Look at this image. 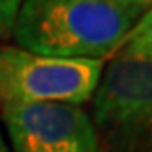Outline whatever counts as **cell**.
<instances>
[{
  "label": "cell",
  "mask_w": 152,
  "mask_h": 152,
  "mask_svg": "<svg viewBox=\"0 0 152 152\" xmlns=\"http://www.w3.org/2000/svg\"><path fill=\"white\" fill-rule=\"evenodd\" d=\"M145 11L112 0H22L17 48L61 59H114Z\"/></svg>",
  "instance_id": "cell-1"
},
{
  "label": "cell",
  "mask_w": 152,
  "mask_h": 152,
  "mask_svg": "<svg viewBox=\"0 0 152 152\" xmlns=\"http://www.w3.org/2000/svg\"><path fill=\"white\" fill-rule=\"evenodd\" d=\"M104 152H152V64L114 57L90 101Z\"/></svg>",
  "instance_id": "cell-2"
},
{
  "label": "cell",
  "mask_w": 152,
  "mask_h": 152,
  "mask_svg": "<svg viewBox=\"0 0 152 152\" xmlns=\"http://www.w3.org/2000/svg\"><path fill=\"white\" fill-rule=\"evenodd\" d=\"M104 70L103 61L37 55L17 46L0 48V104L90 103Z\"/></svg>",
  "instance_id": "cell-3"
},
{
  "label": "cell",
  "mask_w": 152,
  "mask_h": 152,
  "mask_svg": "<svg viewBox=\"0 0 152 152\" xmlns=\"http://www.w3.org/2000/svg\"><path fill=\"white\" fill-rule=\"evenodd\" d=\"M2 123L11 152H104L90 114L77 104H7Z\"/></svg>",
  "instance_id": "cell-4"
},
{
  "label": "cell",
  "mask_w": 152,
  "mask_h": 152,
  "mask_svg": "<svg viewBox=\"0 0 152 152\" xmlns=\"http://www.w3.org/2000/svg\"><path fill=\"white\" fill-rule=\"evenodd\" d=\"M115 57L136 59L152 64V6L141 15L136 26L130 29V33L126 35Z\"/></svg>",
  "instance_id": "cell-5"
},
{
  "label": "cell",
  "mask_w": 152,
  "mask_h": 152,
  "mask_svg": "<svg viewBox=\"0 0 152 152\" xmlns=\"http://www.w3.org/2000/svg\"><path fill=\"white\" fill-rule=\"evenodd\" d=\"M22 0H0V39L11 37Z\"/></svg>",
  "instance_id": "cell-6"
},
{
  "label": "cell",
  "mask_w": 152,
  "mask_h": 152,
  "mask_svg": "<svg viewBox=\"0 0 152 152\" xmlns=\"http://www.w3.org/2000/svg\"><path fill=\"white\" fill-rule=\"evenodd\" d=\"M112 2H117V4H123V6H132V7H139L147 11V9L152 6V0H112Z\"/></svg>",
  "instance_id": "cell-7"
},
{
  "label": "cell",
  "mask_w": 152,
  "mask_h": 152,
  "mask_svg": "<svg viewBox=\"0 0 152 152\" xmlns=\"http://www.w3.org/2000/svg\"><path fill=\"white\" fill-rule=\"evenodd\" d=\"M0 152H11L9 143H7V139H6V134L2 132V126H0Z\"/></svg>",
  "instance_id": "cell-8"
}]
</instances>
